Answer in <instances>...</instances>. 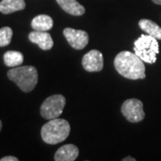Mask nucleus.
Returning a JSON list of instances; mask_svg holds the SVG:
<instances>
[{
	"label": "nucleus",
	"mask_w": 161,
	"mask_h": 161,
	"mask_svg": "<svg viewBox=\"0 0 161 161\" xmlns=\"http://www.w3.org/2000/svg\"><path fill=\"white\" fill-rule=\"evenodd\" d=\"M114 65L118 74L130 80L144 79L146 77L144 62L135 53L122 51L116 55Z\"/></svg>",
	"instance_id": "f257e3e1"
},
{
	"label": "nucleus",
	"mask_w": 161,
	"mask_h": 161,
	"mask_svg": "<svg viewBox=\"0 0 161 161\" xmlns=\"http://www.w3.org/2000/svg\"><path fill=\"white\" fill-rule=\"evenodd\" d=\"M70 130L69 123L58 117L51 119L42 126L41 138L44 142L55 145L65 141L69 136Z\"/></svg>",
	"instance_id": "f03ea898"
},
{
	"label": "nucleus",
	"mask_w": 161,
	"mask_h": 161,
	"mask_svg": "<svg viewBox=\"0 0 161 161\" xmlns=\"http://www.w3.org/2000/svg\"><path fill=\"white\" fill-rule=\"evenodd\" d=\"M7 77L24 92H31L37 85L39 78L38 71L31 65L14 67L7 72Z\"/></svg>",
	"instance_id": "7ed1b4c3"
},
{
	"label": "nucleus",
	"mask_w": 161,
	"mask_h": 161,
	"mask_svg": "<svg viewBox=\"0 0 161 161\" xmlns=\"http://www.w3.org/2000/svg\"><path fill=\"white\" fill-rule=\"evenodd\" d=\"M133 50L144 63L154 64L157 61V55L159 53V46L156 38L142 34L134 41Z\"/></svg>",
	"instance_id": "20e7f679"
},
{
	"label": "nucleus",
	"mask_w": 161,
	"mask_h": 161,
	"mask_svg": "<svg viewBox=\"0 0 161 161\" xmlns=\"http://www.w3.org/2000/svg\"><path fill=\"white\" fill-rule=\"evenodd\" d=\"M65 98L61 94H55L44 100L40 107V115L43 118L51 120L58 118L63 113Z\"/></svg>",
	"instance_id": "39448f33"
},
{
	"label": "nucleus",
	"mask_w": 161,
	"mask_h": 161,
	"mask_svg": "<svg viewBox=\"0 0 161 161\" xmlns=\"http://www.w3.org/2000/svg\"><path fill=\"white\" fill-rule=\"evenodd\" d=\"M121 112L126 120L131 123H139L145 117L143 104L137 98L126 99L122 105Z\"/></svg>",
	"instance_id": "423d86ee"
},
{
	"label": "nucleus",
	"mask_w": 161,
	"mask_h": 161,
	"mask_svg": "<svg viewBox=\"0 0 161 161\" xmlns=\"http://www.w3.org/2000/svg\"><path fill=\"white\" fill-rule=\"evenodd\" d=\"M64 36L68 41L69 45L75 49H82L89 43V35L81 30L65 28L64 30Z\"/></svg>",
	"instance_id": "0eeeda50"
},
{
	"label": "nucleus",
	"mask_w": 161,
	"mask_h": 161,
	"mask_svg": "<svg viewBox=\"0 0 161 161\" xmlns=\"http://www.w3.org/2000/svg\"><path fill=\"white\" fill-rule=\"evenodd\" d=\"M81 64L87 72H100L104 66L103 55L97 49H92L83 56Z\"/></svg>",
	"instance_id": "6e6552de"
},
{
	"label": "nucleus",
	"mask_w": 161,
	"mask_h": 161,
	"mask_svg": "<svg viewBox=\"0 0 161 161\" xmlns=\"http://www.w3.org/2000/svg\"><path fill=\"white\" fill-rule=\"evenodd\" d=\"M29 40L32 43L37 44L42 50H49L54 46L51 35L47 31H33L30 32Z\"/></svg>",
	"instance_id": "1a4fd4ad"
},
{
	"label": "nucleus",
	"mask_w": 161,
	"mask_h": 161,
	"mask_svg": "<svg viewBox=\"0 0 161 161\" xmlns=\"http://www.w3.org/2000/svg\"><path fill=\"white\" fill-rule=\"evenodd\" d=\"M79 156V149L74 144H66L60 147L54 157L56 161H75Z\"/></svg>",
	"instance_id": "9d476101"
},
{
	"label": "nucleus",
	"mask_w": 161,
	"mask_h": 161,
	"mask_svg": "<svg viewBox=\"0 0 161 161\" xmlns=\"http://www.w3.org/2000/svg\"><path fill=\"white\" fill-rule=\"evenodd\" d=\"M57 2L64 11L72 15L80 16L85 13L84 6L76 0H57Z\"/></svg>",
	"instance_id": "9b49d317"
},
{
	"label": "nucleus",
	"mask_w": 161,
	"mask_h": 161,
	"mask_svg": "<svg viewBox=\"0 0 161 161\" xmlns=\"http://www.w3.org/2000/svg\"><path fill=\"white\" fill-rule=\"evenodd\" d=\"M26 6L24 0H1L0 12L4 14H9L14 12L23 10Z\"/></svg>",
	"instance_id": "f8f14e48"
},
{
	"label": "nucleus",
	"mask_w": 161,
	"mask_h": 161,
	"mask_svg": "<svg viewBox=\"0 0 161 161\" xmlns=\"http://www.w3.org/2000/svg\"><path fill=\"white\" fill-rule=\"evenodd\" d=\"M53 19L47 14H40L32 19L31 21V28L34 31H47L53 27Z\"/></svg>",
	"instance_id": "ddd939ff"
},
{
	"label": "nucleus",
	"mask_w": 161,
	"mask_h": 161,
	"mask_svg": "<svg viewBox=\"0 0 161 161\" xmlns=\"http://www.w3.org/2000/svg\"><path fill=\"white\" fill-rule=\"evenodd\" d=\"M139 26L148 35L154 37L157 40H161V28L156 23L148 19H142L139 22Z\"/></svg>",
	"instance_id": "4468645a"
},
{
	"label": "nucleus",
	"mask_w": 161,
	"mask_h": 161,
	"mask_svg": "<svg viewBox=\"0 0 161 161\" xmlns=\"http://www.w3.org/2000/svg\"><path fill=\"white\" fill-rule=\"evenodd\" d=\"M4 63L8 67H15L23 63V55L19 51L10 50L4 55Z\"/></svg>",
	"instance_id": "2eb2a0df"
},
{
	"label": "nucleus",
	"mask_w": 161,
	"mask_h": 161,
	"mask_svg": "<svg viewBox=\"0 0 161 161\" xmlns=\"http://www.w3.org/2000/svg\"><path fill=\"white\" fill-rule=\"evenodd\" d=\"M13 37V31L10 27L0 29V47H6L10 44Z\"/></svg>",
	"instance_id": "dca6fc26"
},
{
	"label": "nucleus",
	"mask_w": 161,
	"mask_h": 161,
	"mask_svg": "<svg viewBox=\"0 0 161 161\" xmlns=\"http://www.w3.org/2000/svg\"><path fill=\"white\" fill-rule=\"evenodd\" d=\"M17 158L15 157H13V156H6V157H4L2 158H0V161H18Z\"/></svg>",
	"instance_id": "f3484780"
},
{
	"label": "nucleus",
	"mask_w": 161,
	"mask_h": 161,
	"mask_svg": "<svg viewBox=\"0 0 161 161\" xmlns=\"http://www.w3.org/2000/svg\"><path fill=\"white\" fill-rule=\"evenodd\" d=\"M136 159L135 158H133L132 157H126V158H123V161H135Z\"/></svg>",
	"instance_id": "a211bd4d"
},
{
	"label": "nucleus",
	"mask_w": 161,
	"mask_h": 161,
	"mask_svg": "<svg viewBox=\"0 0 161 161\" xmlns=\"http://www.w3.org/2000/svg\"><path fill=\"white\" fill-rule=\"evenodd\" d=\"M152 2L157 5H161V0H152Z\"/></svg>",
	"instance_id": "6ab92c4d"
},
{
	"label": "nucleus",
	"mask_w": 161,
	"mask_h": 161,
	"mask_svg": "<svg viewBox=\"0 0 161 161\" xmlns=\"http://www.w3.org/2000/svg\"><path fill=\"white\" fill-rule=\"evenodd\" d=\"M1 129H2V122L0 120V131H1Z\"/></svg>",
	"instance_id": "aec40b11"
}]
</instances>
